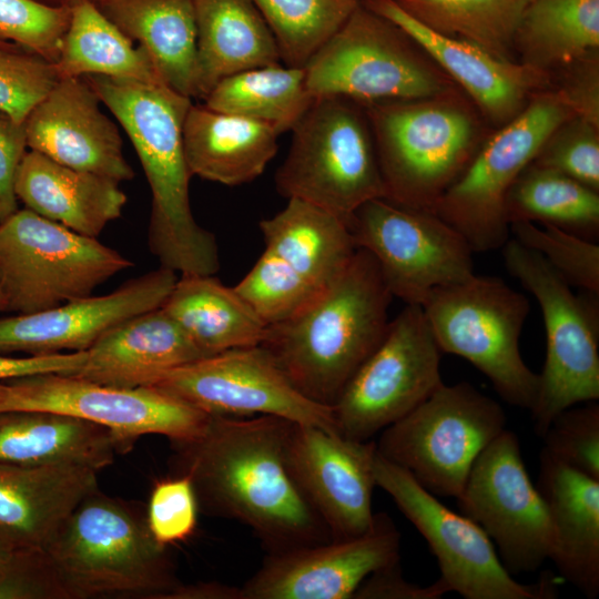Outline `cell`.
Here are the masks:
<instances>
[{
    "label": "cell",
    "instance_id": "obj_49",
    "mask_svg": "<svg viewBox=\"0 0 599 599\" xmlns=\"http://www.w3.org/2000/svg\"><path fill=\"white\" fill-rule=\"evenodd\" d=\"M27 148L24 122L0 111V223L19 210L14 181Z\"/></svg>",
    "mask_w": 599,
    "mask_h": 599
},
{
    "label": "cell",
    "instance_id": "obj_15",
    "mask_svg": "<svg viewBox=\"0 0 599 599\" xmlns=\"http://www.w3.org/2000/svg\"><path fill=\"white\" fill-rule=\"evenodd\" d=\"M347 224L356 247L375 258L390 294L405 304L420 305L430 291L475 275L467 241L432 211L380 197L359 206Z\"/></svg>",
    "mask_w": 599,
    "mask_h": 599
},
{
    "label": "cell",
    "instance_id": "obj_40",
    "mask_svg": "<svg viewBox=\"0 0 599 599\" xmlns=\"http://www.w3.org/2000/svg\"><path fill=\"white\" fill-rule=\"evenodd\" d=\"M234 288L267 326L294 317L322 292L266 248Z\"/></svg>",
    "mask_w": 599,
    "mask_h": 599
},
{
    "label": "cell",
    "instance_id": "obj_24",
    "mask_svg": "<svg viewBox=\"0 0 599 599\" xmlns=\"http://www.w3.org/2000/svg\"><path fill=\"white\" fill-rule=\"evenodd\" d=\"M98 471L78 465L0 463V544L44 551L77 505L98 488Z\"/></svg>",
    "mask_w": 599,
    "mask_h": 599
},
{
    "label": "cell",
    "instance_id": "obj_33",
    "mask_svg": "<svg viewBox=\"0 0 599 599\" xmlns=\"http://www.w3.org/2000/svg\"><path fill=\"white\" fill-rule=\"evenodd\" d=\"M161 308L204 356L261 345L267 328L234 287L213 275L182 274Z\"/></svg>",
    "mask_w": 599,
    "mask_h": 599
},
{
    "label": "cell",
    "instance_id": "obj_51",
    "mask_svg": "<svg viewBox=\"0 0 599 599\" xmlns=\"http://www.w3.org/2000/svg\"><path fill=\"white\" fill-rule=\"evenodd\" d=\"M85 358V351L23 357L0 353V380L43 373L74 374L82 367Z\"/></svg>",
    "mask_w": 599,
    "mask_h": 599
},
{
    "label": "cell",
    "instance_id": "obj_43",
    "mask_svg": "<svg viewBox=\"0 0 599 599\" xmlns=\"http://www.w3.org/2000/svg\"><path fill=\"white\" fill-rule=\"evenodd\" d=\"M53 64L10 41L0 42V111L24 122L58 82Z\"/></svg>",
    "mask_w": 599,
    "mask_h": 599
},
{
    "label": "cell",
    "instance_id": "obj_2",
    "mask_svg": "<svg viewBox=\"0 0 599 599\" xmlns=\"http://www.w3.org/2000/svg\"><path fill=\"white\" fill-rule=\"evenodd\" d=\"M121 124L140 159L152 193L148 243L161 266L181 274L214 275L220 268L215 236L192 214L191 173L183 125L192 99L165 81L83 77Z\"/></svg>",
    "mask_w": 599,
    "mask_h": 599
},
{
    "label": "cell",
    "instance_id": "obj_3",
    "mask_svg": "<svg viewBox=\"0 0 599 599\" xmlns=\"http://www.w3.org/2000/svg\"><path fill=\"white\" fill-rule=\"evenodd\" d=\"M393 298L375 258L357 248L307 307L267 326L261 346L302 395L332 407L385 336Z\"/></svg>",
    "mask_w": 599,
    "mask_h": 599
},
{
    "label": "cell",
    "instance_id": "obj_4",
    "mask_svg": "<svg viewBox=\"0 0 599 599\" xmlns=\"http://www.w3.org/2000/svg\"><path fill=\"white\" fill-rule=\"evenodd\" d=\"M44 554L63 599H166L181 582L146 508L99 488L65 519Z\"/></svg>",
    "mask_w": 599,
    "mask_h": 599
},
{
    "label": "cell",
    "instance_id": "obj_42",
    "mask_svg": "<svg viewBox=\"0 0 599 599\" xmlns=\"http://www.w3.org/2000/svg\"><path fill=\"white\" fill-rule=\"evenodd\" d=\"M71 8L38 0H0V39L54 63L70 22Z\"/></svg>",
    "mask_w": 599,
    "mask_h": 599
},
{
    "label": "cell",
    "instance_id": "obj_39",
    "mask_svg": "<svg viewBox=\"0 0 599 599\" xmlns=\"http://www.w3.org/2000/svg\"><path fill=\"white\" fill-rule=\"evenodd\" d=\"M271 29L281 61L303 68L342 27L357 0H252Z\"/></svg>",
    "mask_w": 599,
    "mask_h": 599
},
{
    "label": "cell",
    "instance_id": "obj_23",
    "mask_svg": "<svg viewBox=\"0 0 599 599\" xmlns=\"http://www.w3.org/2000/svg\"><path fill=\"white\" fill-rule=\"evenodd\" d=\"M100 102L83 77L59 79L24 121L28 148L118 183L131 180L119 129Z\"/></svg>",
    "mask_w": 599,
    "mask_h": 599
},
{
    "label": "cell",
    "instance_id": "obj_57",
    "mask_svg": "<svg viewBox=\"0 0 599 599\" xmlns=\"http://www.w3.org/2000/svg\"><path fill=\"white\" fill-rule=\"evenodd\" d=\"M357 1L362 2L363 0H357Z\"/></svg>",
    "mask_w": 599,
    "mask_h": 599
},
{
    "label": "cell",
    "instance_id": "obj_41",
    "mask_svg": "<svg viewBox=\"0 0 599 599\" xmlns=\"http://www.w3.org/2000/svg\"><path fill=\"white\" fill-rule=\"evenodd\" d=\"M510 234L540 254L570 286L599 294V245L552 225L515 222Z\"/></svg>",
    "mask_w": 599,
    "mask_h": 599
},
{
    "label": "cell",
    "instance_id": "obj_10",
    "mask_svg": "<svg viewBox=\"0 0 599 599\" xmlns=\"http://www.w3.org/2000/svg\"><path fill=\"white\" fill-rule=\"evenodd\" d=\"M498 402L467 382L441 384L382 430L377 453L436 496L458 498L480 453L506 429Z\"/></svg>",
    "mask_w": 599,
    "mask_h": 599
},
{
    "label": "cell",
    "instance_id": "obj_34",
    "mask_svg": "<svg viewBox=\"0 0 599 599\" xmlns=\"http://www.w3.org/2000/svg\"><path fill=\"white\" fill-rule=\"evenodd\" d=\"M514 50L518 62L550 73L599 51V0H529Z\"/></svg>",
    "mask_w": 599,
    "mask_h": 599
},
{
    "label": "cell",
    "instance_id": "obj_47",
    "mask_svg": "<svg viewBox=\"0 0 599 599\" xmlns=\"http://www.w3.org/2000/svg\"><path fill=\"white\" fill-rule=\"evenodd\" d=\"M0 599H63L44 551H16L0 577Z\"/></svg>",
    "mask_w": 599,
    "mask_h": 599
},
{
    "label": "cell",
    "instance_id": "obj_55",
    "mask_svg": "<svg viewBox=\"0 0 599 599\" xmlns=\"http://www.w3.org/2000/svg\"><path fill=\"white\" fill-rule=\"evenodd\" d=\"M8 309V301L7 297L0 286V313Z\"/></svg>",
    "mask_w": 599,
    "mask_h": 599
},
{
    "label": "cell",
    "instance_id": "obj_22",
    "mask_svg": "<svg viewBox=\"0 0 599 599\" xmlns=\"http://www.w3.org/2000/svg\"><path fill=\"white\" fill-rule=\"evenodd\" d=\"M362 3L403 30L496 128L517 116L537 93L554 88L552 73L441 35L394 0H363Z\"/></svg>",
    "mask_w": 599,
    "mask_h": 599
},
{
    "label": "cell",
    "instance_id": "obj_6",
    "mask_svg": "<svg viewBox=\"0 0 599 599\" xmlns=\"http://www.w3.org/2000/svg\"><path fill=\"white\" fill-rule=\"evenodd\" d=\"M275 174L277 192L317 205L346 222L364 203L385 197L364 106L342 97H317L292 130Z\"/></svg>",
    "mask_w": 599,
    "mask_h": 599
},
{
    "label": "cell",
    "instance_id": "obj_9",
    "mask_svg": "<svg viewBox=\"0 0 599 599\" xmlns=\"http://www.w3.org/2000/svg\"><path fill=\"white\" fill-rule=\"evenodd\" d=\"M501 248L505 267L535 296L545 324L546 359L530 409L542 437L561 410L599 398V294H575L540 254L515 238Z\"/></svg>",
    "mask_w": 599,
    "mask_h": 599
},
{
    "label": "cell",
    "instance_id": "obj_48",
    "mask_svg": "<svg viewBox=\"0 0 599 599\" xmlns=\"http://www.w3.org/2000/svg\"><path fill=\"white\" fill-rule=\"evenodd\" d=\"M554 89L572 115L599 128V51L554 72Z\"/></svg>",
    "mask_w": 599,
    "mask_h": 599
},
{
    "label": "cell",
    "instance_id": "obj_7",
    "mask_svg": "<svg viewBox=\"0 0 599 599\" xmlns=\"http://www.w3.org/2000/svg\"><path fill=\"white\" fill-rule=\"evenodd\" d=\"M420 306L441 352L467 359L508 404L532 408L539 376L519 351L530 309L522 293L500 277L475 274L430 291Z\"/></svg>",
    "mask_w": 599,
    "mask_h": 599
},
{
    "label": "cell",
    "instance_id": "obj_5",
    "mask_svg": "<svg viewBox=\"0 0 599 599\" xmlns=\"http://www.w3.org/2000/svg\"><path fill=\"white\" fill-rule=\"evenodd\" d=\"M461 90L365 104L387 201L432 211L481 143L483 124Z\"/></svg>",
    "mask_w": 599,
    "mask_h": 599
},
{
    "label": "cell",
    "instance_id": "obj_27",
    "mask_svg": "<svg viewBox=\"0 0 599 599\" xmlns=\"http://www.w3.org/2000/svg\"><path fill=\"white\" fill-rule=\"evenodd\" d=\"M14 192L26 209L95 238L121 216L128 200L118 182L62 165L32 150L18 167Z\"/></svg>",
    "mask_w": 599,
    "mask_h": 599
},
{
    "label": "cell",
    "instance_id": "obj_13",
    "mask_svg": "<svg viewBox=\"0 0 599 599\" xmlns=\"http://www.w3.org/2000/svg\"><path fill=\"white\" fill-rule=\"evenodd\" d=\"M11 410L50 412L106 427L122 453L145 435L165 436L171 443L194 438L210 419L153 387L119 388L62 373L0 380V413Z\"/></svg>",
    "mask_w": 599,
    "mask_h": 599
},
{
    "label": "cell",
    "instance_id": "obj_8",
    "mask_svg": "<svg viewBox=\"0 0 599 599\" xmlns=\"http://www.w3.org/2000/svg\"><path fill=\"white\" fill-rule=\"evenodd\" d=\"M303 68L314 98L362 105L458 90L403 30L362 2Z\"/></svg>",
    "mask_w": 599,
    "mask_h": 599
},
{
    "label": "cell",
    "instance_id": "obj_38",
    "mask_svg": "<svg viewBox=\"0 0 599 599\" xmlns=\"http://www.w3.org/2000/svg\"><path fill=\"white\" fill-rule=\"evenodd\" d=\"M430 30L514 59V35L529 0H394Z\"/></svg>",
    "mask_w": 599,
    "mask_h": 599
},
{
    "label": "cell",
    "instance_id": "obj_37",
    "mask_svg": "<svg viewBox=\"0 0 599 599\" xmlns=\"http://www.w3.org/2000/svg\"><path fill=\"white\" fill-rule=\"evenodd\" d=\"M509 223L552 225L583 238L599 237V192L550 169L530 163L505 202Z\"/></svg>",
    "mask_w": 599,
    "mask_h": 599
},
{
    "label": "cell",
    "instance_id": "obj_21",
    "mask_svg": "<svg viewBox=\"0 0 599 599\" xmlns=\"http://www.w3.org/2000/svg\"><path fill=\"white\" fill-rule=\"evenodd\" d=\"M177 278L176 272L160 266L105 295L0 318V353L45 355L87 351L118 324L161 307Z\"/></svg>",
    "mask_w": 599,
    "mask_h": 599
},
{
    "label": "cell",
    "instance_id": "obj_31",
    "mask_svg": "<svg viewBox=\"0 0 599 599\" xmlns=\"http://www.w3.org/2000/svg\"><path fill=\"white\" fill-rule=\"evenodd\" d=\"M100 11L138 41L163 80L196 98V22L192 0H98Z\"/></svg>",
    "mask_w": 599,
    "mask_h": 599
},
{
    "label": "cell",
    "instance_id": "obj_32",
    "mask_svg": "<svg viewBox=\"0 0 599 599\" xmlns=\"http://www.w3.org/2000/svg\"><path fill=\"white\" fill-rule=\"evenodd\" d=\"M258 227L265 248L321 291L346 270L357 250L344 219L298 199H288Z\"/></svg>",
    "mask_w": 599,
    "mask_h": 599
},
{
    "label": "cell",
    "instance_id": "obj_1",
    "mask_svg": "<svg viewBox=\"0 0 599 599\" xmlns=\"http://www.w3.org/2000/svg\"><path fill=\"white\" fill-rule=\"evenodd\" d=\"M292 423L210 415L201 434L171 443L173 474L191 479L199 510L250 527L267 554L332 540L287 469Z\"/></svg>",
    "mask_w": 599,
    "mask_h": 599
},
{
    "label": "cell",
    "instance_id": "obj_56",
    "mask_svg": "<svg viewBox=\"0 0 599 599\" xmlns=\"http://www.w3.org/2000/svg\"><path fill=\"white\" fill-rule=\"evenodd\" d=\"M1 41H6V40L0 39V42H1Z\"/></svg>",
    "mask_w": 599,
    "mask_h": 599
},
{
    "label": "cell",
    "instance_id": "obj_17",
    "mask_svg": "<svg viewBox=\"0 0 599 599\" xmlns=\"http://www.w3.org/2000/svg\"><path fill=\"white\" fill-rule=\"evenodd\" d=\"M496 545L510 573L537 570L552 550L547 504L530 480L518 437L507 428L476 458L457 498Z\"/></svg>",
    "mask_w": 599,
    "mask_h": 599
},
{
    "label": "cell",
    "instance_id": "obj_36",
    "mask_svg": "<svg viewBox=\"0 0 599 599\" xmlns=\"http://www.w3.org/2000/svg\"><path fill=\"white\" fill-rule=\"evenodd\" d=\"M314 99L306 87L304 68L276 63L221 80L204 98V104L265 123L282 134L293 130Z\"/></svg>",
    "mask_w": 599,
    "mask_h": 599
},
{
    "label": "cell",
    "instance_id": "obj_28",
    "mask_svg": "<svg viewBox=\"0 0 599 599\" xmlns=\"http://www.w3.org/2000/svg\"><path fill=\"white\" fill-rule=\"evenodd\" d=\"M278 135L265 123L192 103L183 125L187 167L223 185L250 183L275 156Z\"/></svg>",
    "mask_w": 599,
    "mask_h": 599
},
{
    "label": "cell",
    "instance_id": "obj_12",
    "mask_svg": "<svg viewBox=\"0 0 599 599\" xmlns=\"http://www.w3.org/2000/svg\"><path fill=\"white\" fill-rule=\"evenodd\" d=\"M570 116L554 88L537 93L481 143L432 212L458 231L474 252L501 248L510 235L505 212L508 191L549 134Z\"/></svg>",
    "mask_w": 599,
    "mask_h": 599
},
{
    "label": "cell",
    "instance_id": "obj_44",
    "mask_svg": "<svg viewBox=\"0 0 599 599\" xmlns=\"http://www.w3.org/2000/svg\"><path fill=\"white\" fill-rule=\"evenodd\" d=\"M531 163L599 192V128L568 118L549 134Z\"/></svg>",
    "mask_w": 599,
    "mask_h": 599
},
{
    "label": "cell",
    "instance_id": "obj_35",
    "mask_svg": "<svg viewBox=\"0 0 599 599\" xmlns=\"http://www.w3.org/2000/svg\"><path fill=\"white\" fill-rule=\"evenodd\" d=\"M53 68L59 79L104 75L164 81L146 51L134 47L92 1L71 7L70 22Z\"/></svg>",
    "mask_w": 599,
    "mask_h": 599
},
{
    "label": "cell",
    "instance_id": "obj_19",
    "mask_svg": "<svg viewBox=\"0 0 599 599\" xmlns=\"http://www.w3.org/2000/svg\"><path fill=\"white\" fill-rule=\"evenodd\" d=\"M399 552L398 529L378 512L357 537L267 554L240 587L241 599H351L369 575L398 562Z\"/></svg>",
    "mask_w": 599,
    "mask_h": 599
},
{
    "label": "cell",
    "instance_id": "obj_16",
    "mask_svg": "<svg viewBox=\"0 0 599 599\" xmlns=\"http://www.w3.org/2000/svg\"><path fill=\"white\" fill-rule=\"evenodd\" d=\"M376 486L427 541L438 561L448 591L466 599L554 598V585H525L505 568L486 532L469 517L444 505L404 468L378 453L374 463Z\"/></svg>",
    "mask_w": 599,
    "mask_h": 599
},
{
    "label": "cell",
    "instance_id": "obj_25",
    "mask_svg": "<svg viewBox=\"0 0 599 599\" xmlns=\"http://www.w3.org/2000/svg\"><path fill=\"white\" fill-rule=\"evenodd\" d=\"M78 377L119 387H148L163 373L205 357L161 308L105 332L87 351Z\"/></svg>",
    "mask_w": 599,
    "mask_h": 599
},
{
    "label": "cell",
    "instance_id": "obj_46",
    "mask_svg": "<svg viewBox=\"0 0 599 599\" xmlns=\"http://www.w3.org/2000/svg\"><path fill=\"white\" fill-rule=\"evenodd\" d=\"M199 505L191 479L172 475L154 481L146 520L154 539L169 547L186 541L197 525Z\"/></svg>",
    "mask_w": 599,
    "mask_h": 599
},
{
    "label": "cell",
    "instance_id": "obj_45",
    "mask_svg": "<svg viewBox=\"0 0 599 599\" xmlns=\"http://www.w3.org/2000/svg\"><path fill=\"white\" fill-rule=\"evenodd\" d=\"M541 438L542 453L599 480V405L595 400L561 410Z\"/></svg>",
    "mask_w": 599,
    "mask_h": 599
},
{
    "label": "cell",
    "instance_id": "obj_11",
    "mask_svg": "<svg viewBox=\"0 0 599 599\" xmlns=\"http://www.w3.org/2000/svg\"><path fill=\"white\" fill-rule=\"evenodd\" d=\"M133 266L95 237L79 234L29 209L0 223V286L8 309L28 314L88 297Z\"/></svg>",
    "mask_w": 599,
    "mask_h": 599
},
{
    "label": "cell",
    "instance_id": "obj_50",
    "mask_svg": "<svg viewBox=\"0 0 599 599\" xmlns=\"http://www.w3.org/2000/svg\"><path fill=\"white\" fill-rule=\"evenodd\" d=\"M448 589L438 578L434 583L422 587L407 581L399 561L369 575L354 593V599H439Z\"/></svg>",
    "mask_w": 599,
    "mask_h": 599
},
{
    "label": "cell",
    "instance_id": "obj_20",
    "mask_svg": "<svg viewBox=\"0 0 599 599\" xmlns=\"http://www.w3.org/2000/svg\"><path fill=\"white\" fill-rule=\"evenodd\" d=\"M376 441L353 440L313 425L292 423L285 463L332 539H347L373 525Z\"/></svg>",
    "mask_w": 599,
    "mask_h": 599
},
{
    "label": "cell",
    "instance_id": "obj_18",
    "mask_svg": "<svg viewBox=\"0 0 599 599\" xmlns=\"http://www.w3.org/2000/svg\"><path fill=\"white\" fill-rule=\"evenodd\" d=\"M148 387L209 415H273L337 434L332 407L302 395L261 345L202 357L163 373Z\"/></svg>",
    "mask_w": 599,
    "mask_h": 599
},
{
    "label": "cell",
    "instance_id": "obj_52",
    "mask_svg": "<svg viewBox=\"0 0 599 599\" xmlns=\"http://www.w3.org/2000/svg\"><path fill=\"white\" fill-rule=\"evenodd\" d=\"M166 599H241L240 587L216 581L180 582Z\"/></svg>",
    "mask_w": 599,
    "mask_h": 599
},
{
    "label": "cell",
    "instance_id": "obj_54",
    "mask_svg": "<svg viewBox=\"0 0 599 599\" xmlns=\"http://www.w3.org/2000/svg\"><path fill=\"white\" fill-rule=\"evenodd\" d=\"M40 2L51 4V6H64V7H72L81 1H98V0H38Z\"/></svg>",
    "mask_w": 599,
    "mask_h": 599
},
{
    "label": "cell",
    "instance_id": "obj_14",
    "mask_svg": "<svg viewBox=\"0 0 599 599\" xmlns=\"http://www.w3.org/2000/svg\"><path fill=\"white\" fill-rule=\"evenodd\" d=\"M441 353L422 306L406 304L332 406L337 434L370 440L413 410L444 383Z\"/></svg>",
    "mask_w": 599,
    "mask_h": 599
},
{
    "label": "cell",
    "instance_id": "obj_53",
    "mask_svg": "<svg viewBox=\"0 0 599 599\" xmlns=\"http://www.w3.org/2000/svg\"><path fill=\"white\" fill-rule=\"evenodd\" d=\"M16 551L9 550L0 544V577L9 569Z\"/></svg>",
    "mask_w": 599,
    "mask_h": 599
},
{
    "label": "cell",
    "instance_id": "obj_29",
    "mask_svg": "<svg viewBox=\"0 0 599 599\" xmlns=\"http://www.w3.org/2000/svg\"><path fill=\"white\" fill-rule=\"evenodd\" d=\"M196 22V98L223 79L281 62L275 38L252 0H192Z\"/></svg>",
    "mask_w": 599,
    "mask_h": 599
},
{
    "label": "cell",
    "instance_id": "obj_30",
    "mask_svg": "<svg viewBox=\"0 0 599 599\" xmlns=\"http://www.w3.org/2000/svg\"><path fill=\"white\" fill-rule=\"evenodd\" d=\"M121 444L106 427L50 412L0 413V463L24 466H110Z\"/></svg>",
    "mask_w": 599,
    "mask_h": 599
},
{
    "label": "cell",
    "instance_id": "obj_26",
    "mask_svg": "<svg viewBox=\"0 0 599 599\" xmlns=\"http://www.w3.org/2000/svg\"><path fill=\"white\" fill-rule=\"evenodd\" d=\"M538 490L552 527L554 561L587 598L599 595V480L541 451Z\"/></svg>",
    "mask_w": 599,
    "mask_h": 599
}]
</instances>
